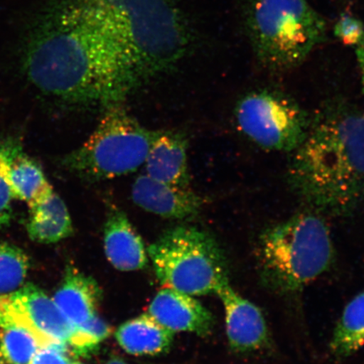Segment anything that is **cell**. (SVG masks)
<instances>
[{"label": "cell", "mask_w": 364, "mask_h": 364, "mask_svg": "<svg viewBox=\"0 0 364 364\" xmlns=\"http://www.w3.org/2000/svg\"><path fill=\"white\" fill-rule=\"evenodd\" d=\"M364 346V290L344 309L330 343L336 358H347Z\"/></svg>", "instance_id": "obj_19"}, {"label": "cell", "mask_w": 364, "mask_h": 364, "mask_svg": "<svg viewBox=\"0 0 364 364\" xmlns=\"http://www.w3.org/2000/svg\"><path fill=\"white\" fill-rule=\"evenodd\" d=\"M289 181L317 211L356 208L364 199V113L339 102L318 112L294 151Z\"/></svg>", "instance_id": "obj_2"}, {"label": "cell", "mask_w": 364, "mask_h": 364, "mask_svg": "<svg viewBox=\"0 0 364 364\" xmlns=\"http://www.w3.org/2000/svg\"><path fill=\"white\" fill-rule=\"evenodd\" d=\"M21 140L10 136L0 139V230L12 218L14 196L10 185V169L13 159L22 151Z\"/></svg>", "instance_id": "obj_22"}, {"label": "cell", "mask_w": 364, "mask_h": 364, "mask_svg": "<svg viewBox=\"0 0 364 364\" xmlns=\"http://www.w3.org/2000/svg\"><path fill=\"white\" fill-rule=\"evenodd\" d=\"M29 211L27 232L36 242L57 243L68 237L74 231L66 205L54 191L31 205Z\"/></svg>", "instance_id": "obj_16"}, {"label": "cell", "mask_w": 364, "mask_h": 364, "mask_svg": "<svg viewBox=\"0 0 364 364\" xmlns=\"http://www.w3.org/2000/svg\"><path fill=\"white\" fill-rule=\"evenodd\" d=\"M9 177L14 198L26 203L28 207L54 191L40 164L26 156L23 150L13 159Z\"/></svg>", "instance_id": "obj_18"}, {"label": "cell", "mask_w": 364, "mask_h": 364, "mask_svg": "<svg viewBox=\"0 0 364 364\" xmlns=\"http://www.w3.org/2000/svg\"><path fill=\"white\" fill-rule=\"evenodd\" d=\"M334 34L345 45L358 46L364 42V25L353 16L343 15L335 25Z\"/></svg>", "instance_id": "obj_24"}, {"label": "cell", "mask_w": 364, "mask_h": 364, "mask_svg": "<svg viewBox=\"0 0 364 364\" xmlns=\"http://www.w3.org/2000/svg\"><path fill=\"white\" fill-rule=\"evenodd\" d=\"M225 311L226 333L232 350L250 353L269 344V334L260 309L235 292L230 284L218 291Z\"/></svg>", "instance_id": "obj_10"}, {"label": "cell", "mask_w": 364, "mask_h": 364, "mask_svg": "<svg viewBox=\"0 0 364 364\" xmlns=\"http://www.w3.org/2000/svg\"><path fill=\"white\" fill-rule=\"evenodd\" d=\"M357 58L359 67H360L363 88L364 91V42L357 46Z\"/></svg>", "instance_id": "obj_26"}, {"label": "cell", "mask_w": 364, "mask_h": 364, "mask_svg": "<svg viewBox=\"0 0 364 364\" xmlns=\"http://www.w3.org/2000/svg\"><path fill=\"white\" fill-rule=\"evenodd\" d=\"M247 28L259 60L277 70L301 63L325 42L327 31L324 18L307 0H253Z\"/></svg>", "instance_id": "obj_5"}, {"label": "cell", "mask_w": 364, "mask_h": 364, "mask_svg": "<svg viewBox=\"0 0 364 364\" xmlns=\"http://www.w3.org/2000/svg\"><path fill=\"white\" fill-rule=\"evenodd\" d=\"M334 257L328 228L320 217L300 213L259 237V275L277 294L298 292L329 269Z\"/></svg>", "instance_id": "obj_4"}, {"label": "cell", "mask_w": 364, "mask_h": 364, "mask_svg": "<svg viewBox=\"0 0 364 364\" xmlns=\"http://www.w3.org/2000/svg\"><path fill=\"white\" fill-rule=\"evenodd\" d=\"M239 129L258 146L294 152L308 133L311 120L294 100L275 91H255L235 109Z\"/></svg>", "instance_id": "obj_8"}, {"label": "cell", "mask_w": 364, "mask_h": 364, "mask_svg": "<svg viewBox=\"0 0 364 364\" xmlns=\"http://www.w3.org/2000/svg\"><path fill=\"white\" fill-rule=\"evenodd\" d=\"M106 364H129L125 361L122 360V359L118 358H112L111 360H109Z\"/></svg>", "instance_id": "obj_27"}, {"label": "cell", "mask_w": 364, "mask_h": 364, "mask_svg": "<svg viewBox=\"0 0 364 364\" xmlns=\"http://www.w3.org/2000/svg\"><path fill=\"white\" fill-rule=\"evenodd\" d=\"M21 66L36 91L68 107L106 110L142 82L124 41L68 0H48L36 14Z\"/></svg>", "instance_id": "obj_1"}, {"label": "cell", "mask_w": 364, "mask_h": 364, "mask_svg": "<svg viewBox=\"0 0 364 364\" xmlns=\"http://www.w3.org/2000/svg\"><path fill=\"white\" fill-rule=\"evenodd\" d=\"M29 266L28 257L21 249L9 244H0V297L21 288Z\"/></svg>", "instance_id": "obj_21"}, {"label": "cell", "mask_w": 364, "mask_h": 364, "mask_svg": "<svg viewBox=\"0 0 364 364\" xmlns=\"http://www.w3.org/2000/svg\"><path fill=\"white\" fill-rule=\"evenodd\" d=\"M73 364H83V363H81L80 362H75V363H73Z\"/></svg>", "instance_id": "obj_28"}, {"label": "cell", "mask_w": 364, "mask_h": 364, "mask_svg": "<svg viewBox=\"0 0 364 364\" xmlns=\"http://www.w3.org/2000/svg\"><path fill=\"white\" fill-rule=\"evenodd\" d=\"M53 301L70 324L76 328L97 314L102 290L92 277L68 268Z\"/></svg>", "instance_id": "obj_15"}, {"label": "cell", "mask_w": 364, "mask_h": 364, "mask_svg": "<svg viewBox=\"0 0 364 364\" xmlns=\"http://www.w3.org/2000/svg\"><path fill=\"white\" fill-rule=\"evenodd\" d=\"M67 348L61 345L40 347L29 364H73L67 356Z\"/></svg>", "instance_id": "obj_25"}, {"label": "cell", "mask_w": 364, "mask_h": 364, "mask_svg": "<svg viewBox=\"0 0 364 364\" xmlns=\"http://www.w3.org/2000/svg\"><path fill=\"white\" fill-rule=\"evenodd\" d=\"M188 147L183 134L159 131L144 164L146 175L167 184L190 188Z\"/></svg>", "instance_id": "obj_13"}, {"label": "cell", "mask_w": 364, "mask_h": 364, "mask_svg": "<svg viewBox=\"0 0 364 364\" xmlns=\"http://www.w3.org/2000/svg\"><path fill=\"white\" fill-rule=\"evenodd\" d=\"M148 314L173 332H193L205 336L211 333L215 324L213 314L198 300L169 288L159 291Z\"/></svg>", "instance_id": "obj_12"}, {"label": "cell", "mask_w": 364, "mask_h": 364, "mask_svg": "<svg viewBox=\"0 0 364 364\" xmlns=\"http://www.w3.org/2000/svg\"><path fill=\"white\" fill-rule=\"evenodd\" d=\"M111 334V328L97 314L76 327L70 348L82 356H88Z\"/></svg>", "instance_id": "obj_23"}, {"label": "cell", "mask_w": 364, "mask_h": 364, "mask_svg": "<svg viewBox=\"0 0 364 364\" xmlns=\"http://www.w3.org/2000/svg\"><path fill=\"white\" fill-rule=\"evenodd\" d=\"M174 332L159 324L149 314L124 323L117 331L118 343L133 355H156L168 351Z\"/></svg>", "instance_id": "obj_17"}, {"label": "cell", "mask_w": 364, "mask_h": 364, "mask_svg": "<svg viewBox=\"0 0 364 364\" xmlns=\"http://www.w3.org/2000/svg\"><path fill=\"white\" fill-rule=\"evenodd\" d=\"M40 347L28 330L0 315V364H29Z\"/></svg>", "instance_id": "obj_20"}, {"label": "cell", "mask_w": 364, "mask_h": 364, "mask_svg": "<svg viewBox=\"0 0 364 364\" xmlns=\"http://www.w3.org/2000/svg\"><path fill=\"white\" fill-rule=\"evenodd\" d=\"M70 1L124 41L142 81L176 68L192 46V31L175 0Z\"/></svg>", "instance_id": "obj_3"}, {"label": "cell", "mask_w": 364, "mask_h": 364, "mask_svg": "<svg viewBox=\"0 0 364 364\" xmlns=\"http://www.w3.org/2000/svg\"><path fill=\"white\" fill-rule=\"evenodd\" d=\"M132 199L145 211L177 220L197 217L203 205V199L191 188L167 184L146 174L136 177L132 186Z\"/></svg>", "instance_id": "obj_11"}, {"label": "cell", "mask_w": 364, "mask_h": 364, "mask_svg": "<svg viewBox=\"0 0 364 364\" xmlns=\"http://www.w3.org/2000/svg\"><path fill=\"white\" fill-rule=\"evenodd\" d=\"M0 315L11 318L33 334L42 346L70 348L75 333L53 299L29 284L0 297Z\"/></svg>", "instance_id": "obj_9"}, {"label": "cell", "mask_w": 364, "mask_h": 364, "mask_svg": "<svg viewBox=\"0 0 364 364\" xmlns=\"http://www.w3.org/2000/svg\"><path fill=\"white\" fill-rule=\"evenodd\" d=\"M158 132L145 129L122 104L115 105L106 109L87 140L61 159V166L90 182L130 174L144 165Z\"/></svg>", "instance_id": "obj_6"}, {"label": "cell", "mask_w": 364, "mask_h": 364, "mask_svg": "<svg viewBox=\"0 0 364 364\" xmlns=\"http://www.w3.org/2000/svg\"><path fill=\"white\" fill-rule=\"evenodd\" d=\"M161 283L191 296L217 294L230 284L220 245L208 232L193 226L167 230L148 249Z\"/></svg>", "instance_id": "obj_7"}, {"label": "cell", "mask_w": 364, "mask_h": 364, "mask_svg": "<svg viewBox=\"0 0 364 364\" xmlns=\"http://www.w3.org/2000/svg\"><path fill=\"white\" fill-rule=\"evenodd\" d=\"M104 248L108 261L124 272L142 269L148 263L143 240L125 213L115 209L104 227Z\"/></svg>", "instance_id": "obj_14"}]
</instances>
